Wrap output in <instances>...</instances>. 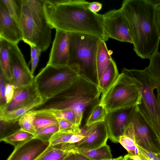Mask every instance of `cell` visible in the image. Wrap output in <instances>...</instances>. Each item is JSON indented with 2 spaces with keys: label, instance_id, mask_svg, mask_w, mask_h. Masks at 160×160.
Instances as JSON below:
<instances>
[{
  "label": "cell",
  "instance_id": "obj_1",
  "mask_svg": "<svg viewBox=\"0 0 160 160\" xmlns=\"http://www.w3.org/2000/svg\"><path fill=\"white\" fill-rule=\"evenodd\" d=\"M85 0H44V8L52 28L69 32L90 34L105 42L108 38L104 29L103 15L88 9Z\"/></svg>",
  "mask_w": 160,
  "mask_h": 160
},
{
  "label": "cell",
  "instance_id": "obj_2",
  "mask_svg": "<svg viewBox=\"0 0 160 160\" xmlns=\"http://www.w3.org/2000/svg\"><path fill=\"white\" fill-rule=\"evenodd\" d=\"M120 8L128 22L134 51L141 58H148L158 50L160 40L155 7L148 0H125Z\"/></svg>",
  "mask_w": 160,
  "mask_h": 160
},
{
  "label": "cell",
  "instance_id": "obj_3",
  "mask_svg": "<svg viewBox=\"0 0 160 160\" xmlns=\"http://www.w3.org/2000/svg\"><path fill=\"white\" fill-rule=\"evenodd\" d=\"M101 92L98 85L86 76L79 75L67 87L31 111L69 110L76 115L79 126L86 108L99 102Z\"/></svg>",
  "mask_w": 160,
  "mask_h": 160
},
{
  "label": "cell",
  "instance_id": "obj_4",
  "mask_svg": "<svg viewBox=\"0 0 160 160\" xmlns=\"http://www.w3.org/2000/svg\"><path fill=\"white\" fill-rule=\"evenodd\" d=\"M149 64L143 70L123 68L122 72L136 79L142 86L141 104L138 106L160 137V52L148 58Z\"/></svg>",
  "mask_w": 160,
  "mask_h": 160
},
{
  "label": "cell",
  "instance_id": "obj_5",
  "mask_svg": "<svg viewBox=\"0 0 160 160\" xmlns=\"http://www.w3.org/2000/svg\"><path fill=\"white\" fill-rule=\"evenodd\" d=\"M44 0H22L18 22L23 40L45 51L50 46L52 29L46 18Z\"/></svg>",
  "mask_w": 160,
  "mask_h": 160
},
{
  "label": "cell",
  "instance_id": "obj_6",
  "mask_svg": "<svg viewBox=\"0 0 160 160\" xmlns=\"http://www.w3.org/2000/svg\"><path fill=\"white\" fill-rule=\"evenodd\" d=\"M101 39L90 34L69 32L68 65L77 66L80 74L86 76L98 85L96 58Z\"/></svg>",
  "mask_w": 160,
  "mask_h": 160
},
{
  "label": "cell",
  "instance_id": "obj_7",
  "mask_svg": "<svg viewBox=\"0 0 160 160\" xmlns=\"http://www.w3.org/2000/svg\"><path fill=\"white\" fill-rule=\"evenodd\" d=\"M142 86L136 79L122 72L114 83L102 93L99 104L107 112L141 104Z\"/></svg>",
  "mask_w": 160,
  "mask_h": 160
},
{
  "label": "cell",
  "instance_id": "obj_8",
  "mask_svg": "<svg viewBox=\"0 0 160 160\" xmlns=\"http://www.w3.org/2000/svg\"><path fill=\"white\" fill-rule=\"evenodd\" d=\"M79 74L77 66H55L47 64L34 78V82L40 96L44 101L66 88Z\"/></svg>",
  "mask_w": 160,
  "mask_h": 160
},
{
  "label": "cell",
  "instance_id": "obj_9",
  "mask_svg": "<svg viewBox=\"0 0 160 160\" xmlns=\"http://www.w3.org/2000/svg\"><path fill=\"white\" fill-rule=\"evenodd\" d=\"M130 122L136 144L153 153H160V137L138 105L134 107Z\"/></svg>",
  "mask_w": 160,
  "mask_h": 160
},
{
  "label": "cell",
  "instance_id": "obj_10",
  "mask_svg": "<svg viewBox=\"0 0 160 160\" xmlns=\"http://www.w3.org/2000/svg\"><path fill=\"white\" fill-rule=\"evenodd\" d=\"M103 17L104 29L109 38L132 43L128 21L120 8L108 11Z\"/></svg>",
  "mask_w": 160,
  "mask_h": 160
},
{
  "label": "cell",
  "instance_id": "obj_11",
  "mask_svg": "<svg viewBox=\"0 0 160 160\" xmlns=\"http://www.w3.org/2000/svg\"><path fill=\"white\" fill-rule=\"evenodd\" d=\"M9 50L12 78L11 84L14 88L31 84L34 82V77L18 44L9 42Z\"/></svg>",
  "mask_w": 160,
  "mask_h": 160
},
{
  "label": "cell",
  "instance_id": "obj_12",
  "mask_svg": "<svg viewBox=\"0 0 160 160\" xmlns=\"http://www.w3.org/2000/svg\"><path fill=\"white\" fill-rule=\"evenodd\" d=\"M134 107L118 109L107 113L105 119L108 138L113 142H118L130 122Z\"/></svg>",
  "mask_w": 160,
  "mask_h": 160
},
{
  "label": "cell",
  "instance_id": "obj_13",
  "mask_svg": "<svg viewBox=\"0 0 160 160\" xmlns=\"http://www.w3.org/2000/svg\"><path fill=\"white\" fill-rule=\"evenodd\" d=\"M84 134V138L75 145L73 149H94L106 144L109 137L105 120L87 127Z\"/></svg>",
  "mask_w": 160,
  "mask_h": 160
},
{
  "label": "cell",
  "instance_id": "obj_14",
  "mask_svg": "<svg viewBox=\"0 0 160 160\" xmlns=\"http://www.w3.org/2000/svg\"><path fill=\"white\" fill-rule=\"evenodd\" d=\"M69 32L56 30L47 64L55 66L68 65Z\"/></svg>",
  "mask_w": 160,
  "mask_h": 160
},
{
  "label": "cell",
  "instance_id": "obj_15",
  "mask_svg": "<svg viewBox=\"0 0 160 160\" xmlns=\"http://www.w3.org/2000/svg\"><path fill=\"white\" fill-rule=\"evenodd\" d=\"M50 145L49 142L34 137L15 148L7 160H35Z\"/></svg>",
  "mask_w": 160,
  "mask_h": 160
},
{
  "label": "cell",
  "instance_id": "obj_16",
  "mask_svg": "<svg viewBox=\"0 0 160 160\" xmlns=\"http://www.w3.org/2000/svg\"><path fill=\"white\" fill-rule=\"evenodd\" d=\"M0 38L16 44L22 39V32L18 23L10 17L1 2Z\"/></svg>",
  "mask_w": 160,
  "mask_h": 160
},
{
  "label": "cell",
  "instance_id": "obj_17",
  "mask_svg": "<svg viewBox=\"0 0 160 160\" xmlns=\"http://www.w3.org/2000/svg\"><path fill=\"white\" fill-rule=\"evenodd\" d=\"M38 96L40 95L34 80L28 86L15 88L12 100L4 107L0 109V113L16 110L31 102Z\"/></svg>",
  "mask_w": 160,
  "mask_h": 160
},
{
  "label": "cell",
  "instance_id": "obj_18",
  "mask_svg": "<svg viewBox=\"0 0 160 160\" xmlns=\"http://www.w3.org/2000/svg\"><path fill=\"white\" fill-rule=\"evenodd\" d=\"M112 60L105 42L101 39L98 45L96 58L98 83L103 72Z\"/></svg>",
  "mask_w": 160,
  "mask_h": 160
},
{
  "label": "cell",
  "instance_id": "obj_19",
  "mask_svg": "<svg viewBox=\"0 0 160 160\" xmlns=\"http://www.w3.org/2000/svg\"><path fill=\"white\" fill-rule=\"evenodd\" d=\"M44 101L40 96H38L31 102L16 110L0 113V120L8 122L17 121L35 108L42 104Z\"/></svg>",
  "mask_w": 160,
  "mask_h": 160
},
{
  "label": "cell",
  "instance_id": "obj_20",
  "mask_svg": "<svg viewBox=\"0 0 160 160\" xmlns=\"http://www.w3.org/2000/svg\"><path fill=\"white\" fill-rule=\"evenodd\" d=\"M9 42L0 38V65L6 81L11 83L12 75L9 50Z\"/></svg>",
  "mask_w": 160,
  "mask_h": 160
},
{
  "label": "cell",
  "instance_id": "obj_21",
  "mask_svg": "<svg viewBox=\"0 0 160 160\" xmlns=\"http://www.w3.org/2000/svg\"><path fill=\"white\" fill-rule=\"evenodd\" d=\"M117 65L112 59L103 72L98 86L101 92L107 90L115 82L119 75Z\"/></svg>",
  "mask_w": 160,
  "mask_h": 160
},
{
  "label": "cell",
  "instance_id": "obj_22",
  "mask_svg": "<svg viewBox=\"0 0 160 160\" xmlns=\"http://www.w3.org/2000/svg\"><path fill=\"white\" fill-rule=\"evenodd\" d=\"M118 142L127 150L128 155L131 156L138 155V149L137 146L133 128L131 122L123 135L120 137Z\"/></svg>",
  "mask_w": 160,
  "mask_h": 160
},
{
  "label": "cell",
  "instance_id": "obj_23",
  "mask_svg": "<svg viewBox=\"0 0 160 160\" xmlns=\"http://www.w3.org/2000/svg\"><path fill=\"white\" fill-rule=\"evenodd\" d=\"M72 151L82 154L93 160H104L112 159L110 148L107 144L96 148H75L72 150Z\"/></svg>",
  "mask_w": 160,
  "mask_h": 160
},
{
  "label": "cell",
  "instance_id": "obj_24",
  "mask_svg": "<svg viewBox=\"0 0 160 160\" xmlns=\"http://www.w3.org/2000/svg\"><path fill=\"white\" fill-rule=\"evenodd\" d=\"M29 112L35 114L33 125L36 131L50 126L58 125L57 119L47 112L42 111Z\"/></svg>",
  "mask_w": 160,
  "mask_h": 160
},
{
  "label": "cell",
  "instance_id": "obj_25",
  "mask_svg": "<svg viewBox=\"0 0 160 160\" xmlns=\"http://www.w3.org/2000/svg\"><path fill=\"white\" fill-rule=\"evenodd\" d=\"M34 137V135L20 129L0 141L10 144L16 148Z\"/></svg>",
  "mask_w": 160,
  "mask_h": 160
},
{
  "label": "cell",
  "instance_id": "obj_26",
  "mask_svg": "<svg viewBox=\"0 0 160 160\" xmlns=\"http://www.w3.org/2000/svg\"><path fill=\"white\" fill-rule=\"evenodd\" d=\"M72 151L56 149L50 145L35 160H63Z\"/></svg>",
  "mask_w": 160,
  "mask_h": 160
},
{
  "label": "cell",
  "instance_id": "obj_27",
  "mask_svg": "<svg viewBox=\"0 0 160 160\" xmlns=\"http://www.w3.org/2000/svg\"><path fill=\"white\" fill-rule=\"evenodd\" d=\"M99 103L93 105L86 121V126L87 127L105 120L107 112L104 108Z\"/></svg>",
  "mask_w": 160,
  "mask_h": 160
},
{
  "label": "cell",
  "instance_id": "obj_28",
  "mask_svg": "<svg viewBox=\"0 0 160 160\" xmlns=\"http://www.w3.org/2000/svg\"><path fill=\"white\" fill-rule=\"evenodd\" d=\"M10 17L19 24L22 0H0Z\"/></svg>",
  "mask_w": 160,
  "mask_h": 160
},
{
  "label": "cell",
  "instance_id": "obj_29",
  "mask_svg": "<svg viewBox=\"0 0 160 160\" xmlns=\"http://www.w3.org/2000/svg\"><path fill=\"white\" fill-rule=\"evenodd\" d=\"M35 117V114L34 113L29 112L21 117L18 120L21 129L34 135L36 131L33 125Z\"/></svg>",
  "mask_w": 160,
  "mask_h": 160
},
{
  "label": "cell",
  "instance_id": "obj_30",
  "mask_svg": "<svg viewBox=\"0 0 160 160\" xmlns=\"http://www.w3.org/2000/svg\"><path fill=\"white\" fill-rule=\"evenodd\" d=\"M20 129L18 120L10 122L0 120V140L11 135Z\"/></svg>",
  "mask_w": 160,
  "mask_h": 160
},
{
  "label": "cell",
  "instance_id": "obj_31",
  "mask_svg": "<svg viewBox=\"0 0 160 160\" xmlns=\"http://www.w3.org/2000/svg\"><path fill=\"white\" fill-rule=\"evenodd\" d=\"M59 130L58 125H54L36 131L34 135L35 137L42 141L49 142L52 136Z\"/></svg>",
  "mask_w": 160,
  "mask_h": 160
},
{
  "label": "cell",
  "instance_id": "obj_32",
  "mask_svg": "<svg viewBox=\"0 0 160 160\" xmlns=\"http://www.w3.org/2000/svg\"><path fill=\"white\" fill-rule=\"evenodd\" d=\"M42 111L50 114L57 119L61 118L67 119L76 125V115L74 112L71 110H49Z\"/></svg>",
  "mask_w": 160,
  "mask_h": 160
},
{
  "label": "cell",
  "instance_id": "obj_33",
  "mask_svg": "<svg viewBox=\"0 0 160 160\" xmlns=\"http://www.w3.org/2000/svg\"><path fill=\"white\" fill-rule=\"evenodd\" d=\"M73 134L67 132L58 131L52 136L50 140V145L53 146L66 143Z\"/></svg>",
  "mask_w": 160,
  "mask_h": 160
},
{
  "label": "cell",
  "instance_id": "obj_34",
  "mask_svg": "<svg viewBox=\"0 0 160 160\" xmlns=\"http://www.w3.org/2000/svg\"><path fill=\"white\" fill-rule=\"evenodd\" d=\"M7 81L4 73L0 70V109H2L7 104L5 98V91Z\"/></svg>",
  "mask_w": 160,
  "mask_h": 160
},
{
  "label": "cell",
  "instance_id": "obj_35",
  "mask_svg": "<svg viewBox=\"0 0 160 160\" xmlns=\"http://www.w3.org/2000/svg\"><path fill=\"white\" fill-rule=\"evenodd\" d=\"M139 152L145 160H159L157 153L148 151L137 145Z\"/></svg>",
  "mask_w": 160,
  "mask_h": 160
},
{
  "label": "cell",
  "instance_id": "obj_36",
  "mask_svg": "<svg viewBox=\"0 0 160 160\" xmlns=\"http://www.w3.org/2000/svg\"><path fill=\"white\" fill-rule=\"evenodd\" d=\"M14 88L10 82L7 81L5 91V98L7 104L12 100L14 95Z\"/></svg>",
  "mask_w": 160,
  "mask_h": 160
},
{
  "label": "cell",
  "instance_id": "obj_37",
  "mask_svg": "<svg viewBox=\"0 0 160 160\" xmlns=\"http://www.w3.org/2000/svg\"><path fill=\"white\" fill-rule=\"evenodd\" d=\"M102 4L97 2H90L88 6V9L92 12L97 13L102 8Z\"/></svg>",
  "mask_w": 160,
  "mask_h": 160
},
{
  "label": "cell",
  "instance_id": "obj_38",
  "mask_svg": "<svg viewBox=\"0 0 160 160\" xmlns=\"http://www.w3.org/2000/svg\"><path fill=\"white\" fill-rule=\"evenodd\" d=\"M41 52H39L34 58L31 59L30 62L31 64V72L33 75L35 70L38 64Z\"/></svg>",
  "mask_w": 160,
  "mask_h": 160
},
{
  "label": "cell",
  "instance_id": "obj_39",
  "mask_svg": "<svg viewBox=\"0 0 160 160\" xmlns=\"http://www.w3.org/2000/svg\"><path fill=\"white\" fill-rule=\"evenodd\" d=\"M155 16L156 22L160 33V5L155 7Z\"/></svg>",
  "mask_w": 160,
  "mask_h": 160
},
{
  "label": "cell",
  "instance_id": "obj_40",
  "mask_svg": "<svg viewBox=\"0 0 160 160\" xmlns=\"http://www.w3.org/2000/svg\"><path fill=\"white\" fill-rule=\"evenodd\" d=\"M124 160H145L141 154L139 152L138 155L131 156L128 154L123 157Z\"/></svg>",
  "mask_w": 160,
  "mask_h": 160
},
{
  "label": "cell",
  "instance_id": "obj_41",
  "mask_svg": "<svg viewBox=\"0 0 160 160\" xmlns=\"http://www.w3.org/2000/svg\"><path fill=\"white\" fill-rule=\"evenodd\" d=\"M31 48V60L34 58L38 54L42 51L37 46L31 45L30 46Z\"/></svg>",
  "mask_w": 160,
  "mask_h": 160
},
{
  "label": "cell",
  "instance_id": "obj_42",
  "mask_svg": "<svg viewBox=\"0 0 160 160\" xmlns=\"http://www.w3.org/2000/svg\"><path fill=\"white\" fill-rule=\"evenodd\" d=\"M74 152L75 154L76 160H93L82 154L77 152Z\"/></svg>",
  "mask_w": 160,
  "mask_h": 160
},
{
  "label": "cell",
  "instance_id": "obj_43",
  "mask_svg": "<svg viewBox=\"0 0 160 160\" xmlns=\"http://www.w3.org/2000/svg\"><path fill=\"white\" fill-rule=\"evenodd\" d=\"M63 160H76L75 153L71 152Z\"/></svg>",
  "mask_w": 160,
  "mask_h": 160
},
{
  "label": "cell",
  "instance_id": "obj_44",
  "mask_svg": "<svg viewBox=\"0 0 160 160\" xmlns=\"http://www.w3.org/2000/svg\"><path fill=\"white\" fill-rule=\"evenodd\" d=\"M148 1L155 7L160 5V0H148Z\"/></svg>",
  "mask_w": 160,
  "mask_h": 160
},
{
  "label": "cell",
  "instance_id": "obj_45",
  "mask_svg": "<svg viewBox=\"0 0 160 160\" xmlns=\"http://www.w3.org/2000/svg\"><path fill=\"white\" fill-rule=\"evenodd\" d=\"M113 160H124L123 159V157L122 156H121L118 158H115L113 159Z\"/></svg>",
  "mask_w": 160,
  "mask_h": 160
},
{
  "label": "cell",
  "instance_id": "obj_46",
  "mask_svg": "<svg viewBox=\"0 0 160 160\" xmlns=\"http://www.w3.org/2000/svg\"><path fill=\"white\" fill-rule=\"evenodd\" d=\"M157 100L159 104L160 105V94H159L158 98H157Z\"/></svg>",
  "mask_w": 160,
  "mask_h": 160
},
{
  "label": "cell",
  "instance_id": "obj_47",
  "mask_svg": "<svg viewBox=\"0 0 160 160\" xmlns=\"http://www.w3.org/2000/svg\"><path fill=\"white\" fill-rule=\"evenodd\" d=\"M157 156L159 160H160V153H157Z\"/></svg>",
  "mask_w": 160,
  "mask_h": 160
},
{
  "label": "cell",
  "instance_id": "obj_48",
  "mask_svg": "<svg viewBox=\"0 0 160 160\" xmlns=\"http://www.w3.org/2000/svg\"><path fill=\"white\" fill-rule=\"evenodd\" d=\"M113 160V159H107V160Z\"/></svg>",
  "mask_w": 160,
  "mask_h": 160
}]
</instances>
